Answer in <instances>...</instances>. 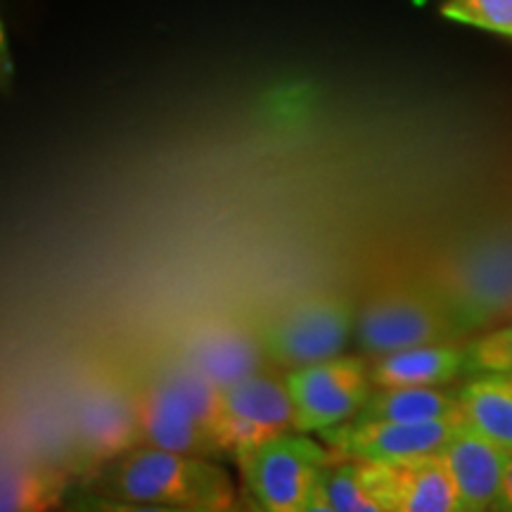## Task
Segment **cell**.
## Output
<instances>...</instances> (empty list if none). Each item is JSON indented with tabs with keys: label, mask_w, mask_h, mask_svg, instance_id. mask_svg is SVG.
Listing matches in <instances>:
<instances>
[{
	"label": "cell",
	"mask_w": 512,
	"mask_h": 512,
	"mask_svg": "<svg viewBox=\"0 0 512 512\" xmlns=\"http://www.w3.org/2000/svg\"><path fill=\"white\" fill-rule=\"evenodd\" d=\"M498 510L512 512V458H510L508 475H505V486H503V496H501V503H498Z\"/></svg>",
	"instance_id": "obj_20"
},
{
	"label": "cell",
	"mask_w": 512,
	"mask_h": 512,
	"mask_svg": "<svg viewBox=\"0 0 512 512\" xmlns=\"http://www.w3.org/2000/svg\"><path fill=\"white\" fill-rule=\"evenodd\" d=\"M463 418L458 387H375L358 422H432Z\"/></svg>",
	"instance_id": "obj_14"
},
{
	"label": "cell",
	"mask_w": 512,
	"mask_h": 512,
	"mask_svg": "<svg viewBox=\"0 0 512 512\" xmlns=\"http://www.w3.org/2000/svg\"><path fill=\"white\" fill-rule=\"evenodd\" d=\"M463 425L465 418L432 422H358L349 418L318 432V437L332 456L366 463H396L439 453Z\"/></svg>",
	"instance_id": "obj_9"
},
{
	"label": "cell",
	"mask_w": 512,
	"mask_h": 512,
	"mask_svg": "<svg viewBox=\"0 0 512 512\" xmlns=\"http://www.w3.org/2000/svg\"><path fill=\"white\" fill-rule=\"evenodd\" d=\"M62 484L50 472L27 465L5 467L3 472V510H41L60 496Z\"/></svg>",
	"instance_id": "obj_17"
},
{
	"label": "cell",
	"mask_w": 512,
	"mask_h": 512,
	"mask_svg": "<svg viewBox=\"0 0 512 512\" xmlns=\"http://www.w3.org/2000/svg\"><path fill=\"white\" fill-rule=\"evenodd\" d=\"M465 425L512 453V375L482 373L458 384Z\"/></svg>",
	"instance_id": "obj_15"
},
{
	"label": "cell",
	"mask_w": 512,
	"mask_h": 512,
	"mask_svg": "<svg viewBox=\"0 0 512 512\" xmlns=\"http://www.w3.org/2000/svg\"><path fill=\"white\" fill-rule=\"evenodd\" d=\"M375 387H451L472 377L467 344L437 342L370 358Z\"/></svg>",
	"instance_id": "obj_13"
},
{
	"label": "cell",
	"mask_w": 512,
	"mask_h": 512,
	"mask_svg": "<svg viewBox=\"0 0 512 512\" xmlns=\"http://www.w3.org/2000/svg\"><path fill=\"white\" fill-rule=\"evenodd\" d=\"M98 503L164 512H223L238 503L233 479L216 458L136 446L95 472Z\"/></svg>",
	"instance_id": "obj_1"
},
{
	"label": "cell",
	"mask_w": 512,
	"mask_h": 512,
	"mask_svg": "<svg viewBox=\"0 0 512 512\" xmlns=\"http://www.w3.org/2000/svg\"><path fill=\"white\" fill-rule=\"evenodd\" d=\"M472 375L501 373L512 375V325L482 335L467 344Z\"/></svg>",
	"instance_id": "obj_19"
},
{
	"label": "cell",
	"mask_w": 512,
	"mask_h": 512,
	"mask_svg": "<svg viewBox=\"0 0 512 512\" xmlns=\"http://www.w3.org/2000/svg\"><path fill=\"white\" fill-rule=\"evenodd\" d=\"M178 358L221 389L264 370H278L266 354L256 320L235 316L204 318L192 325L178 344Z\"/></svg>",
	"instance_id": "obj_8"
},
{
	"label": "cell",
	"mask_w": 512,
	"mask_h": 512,
	"mask_svg": "<svg viewBox=\"0 0 512 512\" xmlns=\"http://www.w3.org/2000/svg\"><path fill=\"white\" fill-rule=\"evenodd\" d=\"M294 430V403L283 370H264L223 389L216 430L219 456L235 460L266 439Z\"/></svg>",
	"instance_id": "obj_6"
},
{
	"label": "cell",
	"mask_w": 512,
	"mask_h": 512,
	"mask_svg": "<svg viewBox=\"0 0 512 512\" xmlns=\"http://www.w3.org/2000/svg\"><path fill=\"white\" fill-rule=\"evenodd\" d=\"M294 403V430L323 432L354 418L373 394L368 356H335L285 373Z\"/></svg>",
	"instance_id": "obj_5"
},
{
	"label": "cell",
	"mask_w": 512,
	"mask_h": 512,
	"mask_svg": "<svg viewBox=\"0 0 512 512\" xmlns=\"http://www.w3.org/2000/svg\"><path fill=\"white\" fill-rule=\"evenodd\" d=\"M358 309L342 294H309L259 320L271 363L283 373L342 356L354 342Z\"/></svg>",
	"instance_id": "obj_2"
},
{
	"label": "cell",
	"mask_w": 512,
	"mask_h": 512,
	"mask_svg": "<svg viewBox=\"0 0 512 512\" xmlns=\"http://www.w3.org/2000/svg\"><path fill=\"white\" fill-rule=\"evenodd\" d=\"M439 453L456 486L460 512L498 510L512 458L508 448L463 425Z\"/></svg>",
	"instance_id": "obj_12"
},
{
	"label": "cell",
	"mask_w": 512,
	"mask_h": 512,
	"mask_svg": "<svg viewBox=\"0 0 512 512\" xmlns=\"http://www.w3.org/2000/svg\"><path fill=\"white\" fill-rule=\"evenodd\" d=\"M463 330L458 313L444 299L420 287H389L358 309L354 344L377 358L422 344L456 342Z\"/></svg>",
	"instance_id": "obj_3"
},
{
	"label": "cell",
	"mask_w": 512,
	"mask_h": 512,
	"mask_svg": "<svg viewBox=\"0 0 512 512\" xmlns=\"http://www.w3.org/2000/svg\"><path fill=\"white\" fill-rule=\"evenodd\" d=\"M304 512H382L370 494L361 463L332 456L318 472Z\"/></svg>",
	"instance_id": "obj_16"
},
{
	"label": "cell",
	"mask_w": 512,
	"mask_h": 512,
	"mask_svg": "<svg viewBox=\"0 0 512 512\" xmlns=\"http://www.w3.org/2000/svg\"><path fill=\"white\" fill-rule=\"evenodd\" d=\"M140 446L131 389L100 382L81 396L74 420V451L86 467H105Z\"/></svg>",
	"instance_id": "obj_11"
},
{
	"label": "cell",
	"mask_w": 512,
	"mask_h": 512,
	"mask_svg": "<svg viewBox=\"0 0 512 512\" xmlns=\"http://www.w3.org/2000/svg\"><path fill=\"white\" fill-rule=\"evenodd\" d=\"M441 15L467 27L512 36V0H444Z\"/></svg>",
	"instance_id": "obj_18"
},
{
	"label": "cell",
	"mask_w": 512,
	"mask_h": 512,
	"mask_svg": "<svg viewBox=\"0 0 512 512\" xmlns=\"http://www.w3.org/2000/svg\"><path fill=\"white\" fill-rule=\"evenodd\" d=\"M332 460L323 441L306 432H283L235 458L242 491L252 508L264 512H304L318 472Z\"/></svg>",
	"instance_id": "obj_4"
},
{
	"label": "cell",
	"mask_w": 512,
	"mask_h": 512,
	"mask_svg": "<svg viewBox=\"0 0 512 512\" xmlns=\"http://www.w3.org/2000/svg\"><path fill=\"white\" fill-rule=\"evenodd\" d=\"M136 408L140 446L188 453V456L219 458L216 441L207 425L190 406L183 387L169 363L131 387Z\"/></svg>",
	"instance_id": "obj_7"
},
{
	"label": "cell",
	"mask_w": 512,
	"mask_h": 512,
	"mask_svg": "<svg viewBox=\"0 0 512 512\" xmlns=\"http://www.w3.org/2000/svg\"><path fill=\"white\" fill-rule=\"evenodd\" d=\"M358 463L382 512H460L456 486L441 453L396 463Z\"/></svg>",
	"instance_id": "obj_10"
}]
</instances>
